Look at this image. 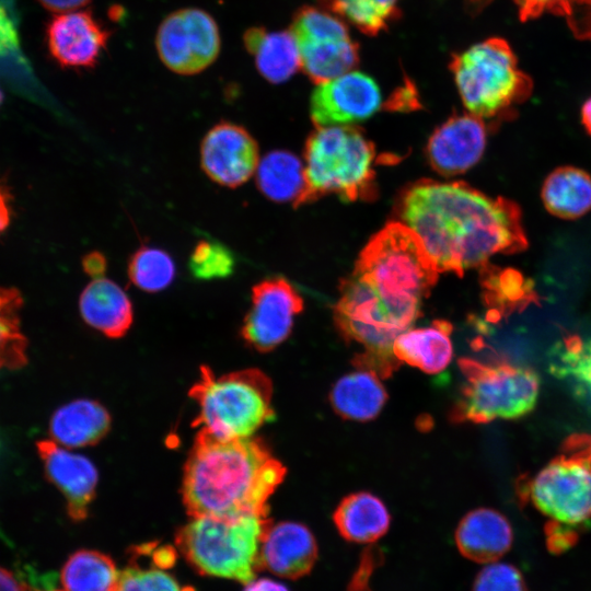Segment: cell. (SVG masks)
<instances>
[{
  "label": "cell",
  "mask_w": 591,
  "mask_h": 591,
  "mask_svg": "<svg viewBox=\"0 0 591 591\" xmlns=\"http://www.w3.org/2000/svg\"><path fill=\"white\" fill-rule=\"evenodd\" d=\"M438 275L418 235L401 221L387 223L369 241L343 280L334 309L339 333L362 347L354 359L357 368L380 378L398 368L393 344L420 315Z\"/></svg>",
  "instance_id": "1"
},
{
  "label": "cell",
  "mask_w": 591,
  "mask_h": 591,
  "mask_svg": "<svg viewBox=\"0 0 591 591\" xmlns=\"http://www.w3.org/2000/svg\"><path fill=\"white\" fill-rule=\"evenodd\" d=\"M399 221L422 242L439 273L462 276L496 254L528 247L519 206L464 182L421 179L402 194Z\"/></svg>",
  "instance_id": "2"
},
{
  "label": "cell",
  "mask_w": 591,
  "mask_h": 591,
  "mask_svg": "<svg viewBox=\"0 0 591 591\" xmlns=\"http://www.w3.org/2000/svg\"><path fill=\"white\" fill-rule=\"evenodd\" d=\"M286 473L263 440H222L199 429L183 470L182 500L189 517L268 515Z\"/></svg>",
  "instance_id": "3"
},
{
  "label": "cell",
  "mask_w": 591,
  "mask_h": 591,
  "mask_svg": "<svg viewBox=\"0 0 591 591\" xmlns=\"http://www.w3.org/2000/svg\"><path fill=\"white\" fill-rule=\"evenodd\" d=\"M270 524L263 514L190 517L175 543L199 573L246 584L262 569L260 546Z\"/></svg>",
  "instance_id": "4"
},
{
  "label": "cell",
  "mask_w": 591,
  "mask_h": 591,
  "mask_svg": "<svg viewBox=\"0 0 591 591\" xmlns=\"http://www.w3.org/2000/svg\"><path fill=\"white\" fill-rule=\"evenodd\" d=\"M373 143L355 126L320 127L306 140L304 189L294 207L335 194L345 201L375 195Z\"/></svg>",
  "instance_id": "5"
},
{
  "label": "cell",
  "mask_w": 591,
  "mask_h": 591,
  "mask_svg": "<svg viewBox=\"0 0 591 591\" xmlns=\"http://www.w3.org/2000/svg\"><path fill=\"white\" fill-rule=\"evenodd\" d=\"M188 395L198 405L193 426L218 439L253 437L257 429L275 417L273 383L256 368L217 375L204 366Z\"/></svg>",
  "instance_id": "6"
},
{
  "label": "cell",
  "mask_w": 591,
  "mask_h": 591,
  "mask_svg": "<svg viewBox=\"0 0 591 591\" xmlns=\"http://www.w3.org/2000/svg\"><path fill=\"white\" fill-rule=\"evenodd\" d=\"M449 68L464 107L482 119H506L526 101L533 81L518 67L509 43L489 37L451 55Z\"/></svg>",
  "instance_id": "7"
},
{
  "label": "cell",
  "mask_w": 591,
  "mask_h": 591,
  "mask_svg": "<svg viewBox=\"0 0 591 591\" xmlns=\"http://www.w3.org/2000/svg\"><path fill=\"white\" fill-rule=\"evenodd\" d=\"M459 366L465 383L452 412L453 420L485 424L517 419L534 409L540 378L532 369L470 358H461Z\"/></svg>",
  "instance_id": "8"
},
{
  "label": "cell",
  "mask_w": 591,
  "mask_h": 591,
  "mask_svg": "<svg viewBox=\"0 0 591 591\" xmlns=\"http://www.w3.org/2000/svg\"><path fill=\"white\" fill-rule=\"evenodd\" d=\"M532 503L565 528L591 520V434L568 437L559 453L530 482Z\"/></svg>",
  "instance_id": "9"
},
{
  "label": "cell",
  "mask_w": 591,
  "mask_h": 591,
  "mask_svg": "<svg viewBox=\"0 0 591 591\" xmlns=\"http://www.w3.org/2000/svg\"><path fill=\"white\" fill-rule=\"evenodd\" d=\"M289 30L299 48L301 69L314 83L335 79L358 66V43L344 21L328 11L304 5L294 12Z\"/></svg>",
  "instance_id": "10"
},
{
  "label": "cell",
  "mask_w": 591,
  "mask_h": 591,
  "mask_svg": "<svg viewBox=\"0 0 591 591\" xmlns=\"http://www.w3.org/2000/svg\"><path fill=\"white\" fill-rule=\"evenodd\" d=\"M154 43L161 62L181 76L205 71L221 50L219 26L200 8H182L167 14L157 30Z\"/></svg>",
  "instance_id": "11"
},
{
  "label": "cell",
  "mask_w": 591,
  "mask_h": 591,
  "mask_svg": "<svg viewBox=\"0 0 591 591\" xmlns=\"http://www.w3.org/2000/svg\"><path fill=\"white\" fill-rule=\"evenodd\" d=\"M303 310V299L282 277L257 282L252 288L251 308L241 327V336L253 349L267 352L283 343L294 317Z\"/></svg>",
  "instance_id": "12"
},
{
  "label": "cell",
  "mask_w": 591,
  "mask_h": 591,
  "mask_svg": "<svg viewBox=\"0 0 591 591\" xmlns=\"http://www.w3.org/2000/svg\"><path fill=\"white\" fill-rule=\"evenodd\" d=\"M381 103L374 79L360 71H349L316 84L311 95V119L316 128L358 123L378 112Z\"/></svg>",
  "instance_id": "13"
},
{
  "label": "cell",
  "mask_w": 591,
  "mask_h": 591,
  "mask_svg": "<svg viewBox=\"0 0 591 591\" xmlns=\"http://www.w3.org/2000/svg\"><path fill=\"white\" fill-rule=\"evenodd\" d=\"M259 163L258 146L243 126L221 120L200 144V165L216 184L235 188L246 183Z\"/></svg>",
  "instance_id": "14"
},
{
  "label": "cell",
  "mask_w": 591,
  "mask_h": 591,
  "mask_svg": "<svg viewBox=\"0 0 591 591\" xmlns=\"http://www.w3.org/2000/svg\"><path fill=\"white\" fill-rule=\"evenodd\" d=\"M109 37L111 32L89 10L57 13L46 26L49 55L65 69L95 68Z\"/></svg>",
  "instance_id": "15"
},
{
  "label": "cell",
  "mask_w": 591,
  "mask_h": 591,
  "mask_svg": "<svg viewBox=\"0 0 591 591\" xmlns=\"http://www.w3.org/2000/svg\"><path fill=\"white\" fill-rule=\"evenodd\" d=\"M35 447L48 482L66 499L68 515L76 522L84 520L99 483L93 462L50 439L38 440Z\"/></svg>",
  "instance_id": "16"
},
{
  "label": "cell",
  "mask_w": 591,
  "mask_h": 591,
  "mask_svg": "<svg viewBox=\"0 0 591 591\" xmlns=\"http://www.w3.org/2000/svg\"><path fill=\"white\" fill-rule=\"evenodd\" d=\"M484 119L472 115H453L437 128L427 144V157L434 171L453 176L474 166L486 146Z\"/></svg>",
  "instance_id": "17"
},
{
  "label": "cell",
  "mask_w": 591,
  "mask_h": 591,
  "mask_svg": "<svg viewBox=\"0 0 591 591\" xmlns=\"http://www.w3.org/2000/svg\"><path fill=\"white\" fill-rule=\"evenodd\" d=\"M318 556L311 530L299 522L270 524L260 546V568L286 578L299 579L311 572Z\"/></svg>",
  "instance_id": "18"
},
{
  "label": "cell",
  "mask_w": 591,
  "mask_h": 591,
  "mask_svg": "<svg viewBox=\"0 0 591 591\" xmlns=\"http://www.w3.org/2000/svg\"><path fill=\"white\" fill-rule=\"evenodd\" d=\"M454 538L462 556L478 564H490L511 548L513 532L503 514L490 508H478L462 518Z\"/></svg>",
  "instance_id": "19"
},
{
  "label": "cell",
  "mask_w": 591,
  "mask_h": 591,
  "mask_svg": "<svg viewBox=\"0 0 591 591\" xmlns=\"http://www.w3.org/2000/svg\"><path fill=\"white\" fill-rule=\"evenodd\" d=\"M83 321L108 338L123 337L132 325V304L127 293L113 280L93 279L79 298Z\"/></svg>",
  "instance_id": "20"
},
{
  "label": "cell",
  "mask_w": 591,
  "mask_h": 591,
  "mask_svg": "<svg viewBox=\"0 0 591 591\" xmlns=\"http://www.w3.org/2000/svg\"><path fill=\"white\" fill-rule=\"evenodd\" d=\"M111 415L93 399L79 398L59 407L50 417L49 434L67 448H85L99 443L109 431Z\"/></svg>",
  "instance_id": "21"
},
{
  "label": "cell",
  "mask_w": 591,
  "mask_h": 591,
  "mask_svg": "<svg viewBox=\"0 0 591 591\" xmlns=\"http://www.w3.org/2000/svg\"><path fill=\"white\" fill-rule=\"evenodd\" d=\"M243 45L253 57L258 73L273 84H280L301 69L299 48L288 31H268L252 26L243 34Z\"/></svg>",
  "instance_id": "22"
},
{
  "label": "cell",
  "mask_w": 591,
  "mask_h": 591,
  "mask_svg": "<svg viewBox=\"0 0 591 591\" xmlns=\"http://www.w3.org/2000/svg\"><path fill=\"white\" fill-rule=\"evenodd\" d=\"M451 332L452 325L444 320H437L428 327L409 328L395 339L393 354L399 362L427 373H439L452 359Z\"/></svg>",
  "instance_id": "23"
},
{
  "label": "cell",
  "mask_w": 591,
  "mask_h": 591,
  "mask_svg": "<svg viewBox=\"0 0 591 591\" xmlns=\"http://www.w3.org/2000/svg\"><path fill=\"white\" fill-rule=\"evenodd\" d=\"M338 533L348 542L369 544L389 530L390 513L380 498L360 491L345 497L333 513Z\"/></svg>",
  "instance_id": "24"
},
{
  "label": "cell",
  "mask_w": 591,
  "mask_h": 591,
  "mask_svg": "<svg viewBox=\"0 0 591 591\" xmlns=\"http://www.w3.org/2000/svg\"><path fill=\"white\" fill-rule=\"evenodd\" d=\"M386 399L387 393L380 376L364 369L341 376L329 393L334 410L345 419L357 421L374 419Z\"/></svg>",
  "instance_id": "25"
},
{
  "label": "cell",
  "mask_w": 591,
  "mask_h": 591,
  "mask_svg": "<svg viewBox=\"0 0 591 591\" xmlns=\"http://www.w3.org/2000/svg\"><path fill=\"white\" fill-rule=\"evenodd\" d=\"M548 212L561 219H577L591 209V176L575 166L555 169L542 187Z\"/></svg>",
  "instance_id": "26"
},
{
  "label": "cell",
  "mask_w": 591,
  "mask_h": 591,
  "mask_svg": "<svg viewBox=\"0 0 591 591\" xmlns=\"http://www.w3.org/2000/svg\"><path fill=\"white\" fill-rule=\"evenodd\" d=\"M256 184L270 200L294 205L304 189V166L289 151H270L258 163Z\"/></svg>",
  "instance_id": "27"
},
{
  "label": "cell",
  "mask_w": 591,
  "mask_h": 591,
  "mask_svg": "<svg viewBox=\"0 0 591 591\" xmlns=\"http://www.w3.org/2000/svg\"><path fill=\"white\" fill-rule=\"evenodd\" d=\"M119 572L114 561L96 551L73 553L61 570L66 591H116Z\"/></svg>",
  "instance_id": "28"
},
{
  "label": "cell",
  "mask_w": 591,
  "mask_h": 591,
  "mask_svg": "<svg viewBox=\"0 0 591 591\" xmlns=\"http://www.w3.org/2000/svg\"><path fill=\"white\" fill-rule=\"evenodd\" d=\"M23 298L18 289L0 287V371L27 363V339L21 328Z\"/></svg>",
  "instance_id": "29"
},
{
  "label": "cell",
  "mask_w": 591,
  "mask_h": 591,
  "mask_svg": "<svg viewBox=\"0 0 591 591\" xmlns=\"http://www.w3.org/2000/svg\"><path fill=\"white\" fill-rule=\"evenodd\" d=\"M326 11L343 18L361 33L375 36L399 18V0H318Z\"/></svg>",
  "instance_id": "30"
},
{
  "label": "cell",
  "mask_w": 591,
  "mask_h": 591,
  "mask_svg": "<svg viewBox=\"0 0 591 591\" xmlns=\"http://www.w3.org/2000/svg\"><path fill=\"white\" fill-rule=\"evenodd\" d=\"M549 371L570 380L576 392L591 399V339L566 336L549 354Z\"/></svg>",
  "instance_id": "31"
},
{
  "label": "cell",
  "mask_w": 591,
  "mask_h": 591,
  "mask_svg": "<svg viewBox=\"0 0 591 591\" xmlns=\"http://www.w3.org/2000/svg\"><path fill=\"white\" fill-rule=\"evenodd\" d=\"M130 281L146 292H159L174 280L176 268L172 256L159 247L142 245L129 257Z\"/></svg>",
  "instance_id": "32"
},
{
  "label": "cell",
  "mask_w": 591,
  "mask_h": 591,
  "mask_svg": "<svg viewBox=\"0 0 591 591\" xmlns=\"http://www.w3.org/2000/svg\"><path fill=\"white\" fill-rule=\"evenodd\" d=\"M236 266L233 252L216 240H200L188 257V270L196 280L209 281L230 277Z\"/></svg>",
  "instance_id": "33"
},
{
  "label": "cell",
  "mask_w": 591,
  "mask_h": 591,
  "mask_svg": "<svg viewBox=\"0 0 591 591\" xmlns=\"http://www.w3.org/2000/svg\"><path fill=\"white\" fill-rule=\"evenodd\" d=\"M163 568L129 566L119 572L116 591H185Z\"/></svg>",
  "instance_id": "34"
},
{
  "label": "cell",
  "mask_w": 591,
  "mask_h": 591,
  "mask_svg": "<svg viewBox=\"0 0 591 591\" xmlns=\"http://www.w3.org/2000/svg\"><path fill=\"white\" fill-rule=\"evenodd\" d=\"M472 591H528L525 580L513 565L500 561L486 564L476 575Z\"/></svg>",
  "instance_id": "35"
},
{
  "label": "cell",
  "mask_w": 591,
  "mask_h": 591,
  "mask_svg": "<svg viewBox=\"0 0 591 591\" xmlns=\"http://www.w3.org/2000/svg\"><path fill=\"white\" fill-rule=\"evenodd\" d=\"M384 552L376 545L367 546L346 586V591H372L371 579L384 563Z\"/></svg>",
  "instance_id": "36"
},
{
  "label": "cell",
  "mask_w": 591,
  "mask_h": 591,
  "mask_svg": "<svg viewBox=\"0 0 591 591\" xmlns=\"http://www.w3.org/2000/svg\"><path fill=\"white\" fill-rule=\"evenodd\" d=\"M557 15L566 19L577 38L591 40V0H566Z\"/></svg>",
  "instance_id": "37"
},
{
  "label": "cell",
  "mask_w": 591,
  "mask_h": 591,
  "mask_svg": "<svg viewBox=\"0 0 591 591\" xmlns=\"http://www.w3.org/2000/svg\"><path fill=\"white\" fill-rule=\"evenodd\" d=\"M565 1L566 0H513L518 8L521 22L540 18L544 13L557 15Z\"/></svg>",
  "instance_id": "38"
},
{
  "label": "cell",
  "mask_w": 591,
  "mask_h": 591,
  "mask_svg": "<svg viewBox=\"0 0 591 591\" xmlns=\"http://www.w3.org/2000/svg\"><path fill=\"white\" fill-rule=\"evenodd\" d=\"M19 38L13 19L0 1V59L18 53Z\"/></svg>",
  "instance_id": "39"
},
{
  "label": "cell",
  "mask_w": 591,
  "mask_h": 591,
  "mask_svg": "<svg viewBox=\"0 0 591 591\" xmlns=\"http://www.w3.org/2000/svg\"><path fill=\"white\" fill-rule=\"evenodd\" d=\"M82 268L92 279L102 278L107 269V258L99 251L90 252L82 258Z\"/></svg>",
  "instance_id": "40"
},
{
  "label": "cell",
  "mask_w": 591,
  "mask_h": 591,
  "mask_svg": "<svg viewBox=\"0 0 591 591\" xmlns=\"http://www.w3.org/2000/svg\"><path fill=\"white\" fill-rule=\"evenodd\" d=\"M42 7L54 13H65L80 10L91 0H37Z\"/></svg>",
  "instance_id": "41"
},
{
  "label": "cell",
  "mask_w": 591,
  "mask_h": 591,
  "mask_svg": "<svg viewBox=\"0 0 591 591\" xmlns=\"http://www.w3.org/2000/svg\"><path fill=\"white\" fill-rule=\"evenodd\" d=\"M244 591H289V589L276 580L262 578L246 583Z\"/></svg>",
  "instance_id": "42"
},
{
  "label": "cell",
  "mask_w": 591,
  "mask_h": 591,
  "mask_svg": "<svg viewBox=\"0 0 591 591\" xmlns=\"http://www.w3.org/2000/svg\"><path fill=\"white\" fill-rule=\"evenodd\" d=\"M11 215L7 195L0 186V233H2L10 224Z\"/></svg>",
  "instance_id": "43"
},
{
  "label": "cell",
  "mask_w": 591,
  "mask_h": 591,
  "mask_svg": "<svg viewBox=\"0 0 591 591\" xmlns=\"http://www.w3.org/2000/svg\"><path fill=\"white\" fill-rule=\"evenodd\" d=\"M0 591H22L13 575L0 567Z\"/></svg>",
  "instance_id": "44"
},
{
  "label": "cell",
  "mask_w": 591,
  "mask_h": 591,
  "mask_svg": "<svg viewBox=\"0 0 591 591\" xmlns=\"http://www.w3.org/2000/svg\"><path fill=\"white\" fill-rule=\"evenodd\" d=\"M581 118L584 128L591 135V97L582 106Z\"/></svg>",
  "instance_id": "45"
},
{
  "label": "cell",
  "mask_w": 591,
  "mask_h": 591,
  "mask_svg": "<svg viewBox=\"0 0 591 591\" xmlns=\"http://www.w3.org/2000/svg\"><path fill=\"white\" fill-rule=\"evenodd\" d=\"M466 1H468L470 3L477 4V3H480V2H485L486 0H466Z\"/></svg>",
  "instance_id": "46"
},
{
  "label": "cell",
  "mask_w": 591,
  "mask_h": 591,
  "mask_svg": "<svg viewBox=\"0 0 591 591\" xmlns=\"http://www.w3.org/2000/svg\"><path fill=\"white\" fill-rule=\"evenodd\" d=\"M2 101H3V94H2V92H1V90H0V106H1V104H2Z\"/></svg>",
  "instance_id": "47"
},
{
  "label": "cell",
  "mask_w": 591,
  "mask_h": 591,
  "mask_svg": "<svg viewBox=\"0 0 591 591\" xmlns=\"http://www.w3.org/2000/svg\"><path fill=\"white\" fill-rule=\"evenodd\" d=\"M50 591H62V590H50ZM63 591H66V590H63Z\"/></svg>",
  "instance_id": "48"
}]
</instances>
